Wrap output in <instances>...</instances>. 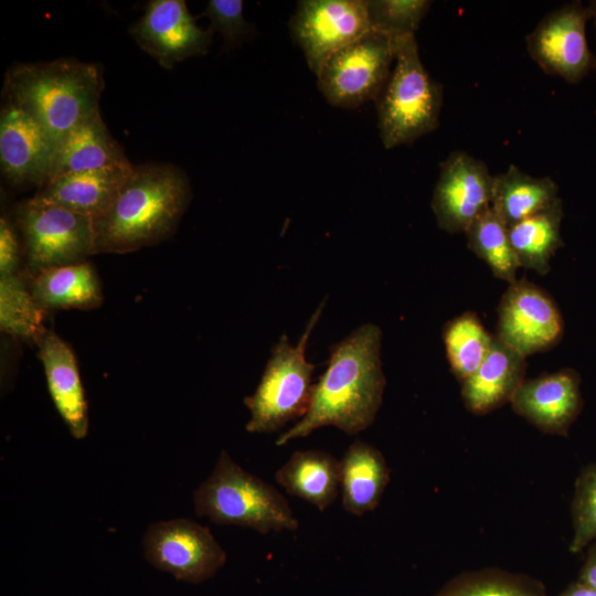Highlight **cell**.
Segmentation results:
<instances>
[{
  "label": "cell",
  "instance_id": "44dd1931",
  "mask_svg": "<svg viewBox=\"0 0 596 596\" xmlns=\"http://www.w3.org/2000/svg\"><path fill=\"white\" fill-rule=\"evenodd\" d=\"M390 481V469L382 453L363 440L353 441L340 460L343 509L361 517L373 511Z\"/></svg>",
  "mask_w": 596,
  "mask_h": 596
},
{
  "label": "cell",
  "instance_id": "d6a6232c",
  "mask_svg": "<svg viewBox=\"0 0 596 596\" xmlns=\"http://www.w3.org/2000/svg\"><path fill=\"white\" fill-rule=\"evenodd\" d=\"M18 234L6 216L0 219V276L18 274L20 266Z\"/></svg>",
  "mask_w": 596,
  "mask_h": 596
},
{
  "label": "cell",
  "instance_id": "52a82bcc",
  "mask_svg": "<svg viewBox=\"0 0 596 596\" xmlns=\"http://www.w3.org/2000/svg\"><path fill=\"white\" fill-rule=\"evenodd\" d=\"M23 238L25 275L86 262L94 255V226L88 215L31 198L17 207Z\"/></svg>",
  "mask_w": 596,
  "mask_h": 596
},
{
  "label": "cell",
  "instance_id": "484cf974",
  "mask_svg": "<svg viewBox=\"0 0 596 596\" xmlns=\"http://www.w3.org/2000/svg\"><path fill=\"white\" fill-rule=\"evenodd\" d=\"M46 312L34 299L22 272L0 276V328L17 338L38 342L46 331Z\"/></svg>",
  "mask_w": 596,
  "mask_h": 596
},
{
  "label": "cell",
  "instance_id": "8fae6325",
  "mask_svg": "<svg viewBox=\"0 0 596 596\" xmlns=\"http://www.w3.org/2000/svg\"><path fill=\"white\" fill-rule=\"evenodd\" d=\"M590 7L573 1L545 15L526 36L528 52L547 74L576 84L596 66L586 40Z\"/></svg>",
  "mask_w": 596,
  "mask_h": 596
},
{
  "label": "cell",
  "instance_id": "9c48e42d",
  "mask_svg": "<svg viewBox=\"0 0 596 596\" xmlns=\"http://www.w3.org/2000/svg\"><path fill=\"white\" fill-rule=\"evenodd\" d=\"M142 543L145 558L153 567L183 583H203L226 562V553L211 531L189 519L150 524Z\"/></svg>",
  "mask_w": 596,
  "mask_h": 596
},
{
  "label": "cell",
  "instance_id": "cb8c5ba5",
  "mask_svg": "<svg viewBox=\"0 0 596 596\" xmlns=\"http://www.w3.org/2000/svg\"><path fill=\"white\" fill-rule=\"evenodd\" d=\"M557 191L551 178H535L510 164L493 177L491 207L510 227L551 206L560 199Z\"/></svg>",
  "mask_w": 596,
  "mask_h": 596
},
{
  "label": "cell",
  "instance_id": "2e32d148",
  "mask_svg": "<svg viewBox=\"0 0 596 596\" xmlns=\"http://www.w3.org/2000/svg\"><path fill=\"white\" fill-rule=\"evenodd\" d=\"M581 377L562 369L524 380L510 403L512 409L547 434L566 435L582 408Z\"/></svg>",
  "mask_w": 596,
  "mask_h": 596
},
{
  "label": "cell",
  "instance_id": "277c9868",
  "mask_svg": "<svg viewBox=\"0 0 596 596\" xmlns=\"http://www.w3.org/2000/svg\"><path fill=\"white\" fill-rule=\"evenodd\" d=\"M198 517L266 534L296 531L299 521L285 497L221 450L211 475L193 492Z\"/></svg>",
  "mask_w": 596,
  "mask_h": 596
},
{
  "label": "cell",
  "instance_id": "ba28073f",
  "mask_svg": "<svg viewBox=\"0 0 596 596\" xmlns=\"http://www.w3.org/2000/svg\"><path fill=\"white\" fill-rule=\"evenodd\" d=\"M393 62V41L370 30L323 63L316 74L318 87L332 106L359 107L377 98Z\"/></svg>",
  "mask_w": 596,
  "mask_h": 596
},
{
  "label": "cell",
  "instance_id": "7a4b0ae2",
  "mask_svg": "<svg viewBox=\"0 0 596 596\" xmlns=\"http://www.w3.org/2000/svg\"><path fill=\"white\" fill-rule=\"evenodd\" d=\"M191 200L185 173L170 163L134 166L109 204L93 219L94 255L158 244L175 231Z\"/></svg>",
  "mask_w": 596,
  "mask_h": 596
},
{
  "label": "cell",
  "instance_id": "4fadbf2b",
  "mask_svg": "<svg viewBox=\"0 0 596 596\" xmlns=\"http://www.w3.org/2000/svg\"><path fill=\"white\" fill-rule=\"evenodd\" d=\"M493 177L483 161L465 151L451 152L440 163L430 202L438 227L465 233L491 206Z\"/></svg>",
  "mask_w": 596,
  "mask_h": 596
},
{
  "label": "cell",
  "instance_id": "5b68a950",
  "mask_svg": "<svg viewBox=\"0 0 596 596\" xmlns=\"http://www.w3.org/2000/svg\"><path fill=\"white\" fill-rule=\"evenodd\" d=\"M394 62L375 99L385 149L411 143L439 125L443 86L425 70L415 35L393 41Z\"/></svg>",
  "mask_w": 596,
  "mask_h": 596
},
{
  "label": "cell",
  "instance_id": "6da1fadb",
  "mask_svg": "<svg viewBox=\"0 0 596 596\" xmlns=\"http://www.w3.org/2000/svg\"><path fill=\"white\" fill-rule=\"evenodd\" d=\"M381 340V329L364 323L331 348L327 369L313 384L307 413L277 438V446L324 426H334L348 435L371 426L386 383Z\"/></svg>",
  "mask_w": 596,
  "mask_h": 596
},
{
  "label": "cell",
  "instance_id": "7402d4cb",
  "mask_svg": "<svg viewBox=\"0 0 596 596\" xmlns=\"http://www.w3.org/2000/svg\"><path fill=\"white\" fill-rule=\"evenodd\" d=\"M275 480L290 496L324 511L339 493L340 460L322 450H297L277 469Z\"/></svg>",
  "mask_w": 596,
  "mask_h": 596
},
{
  "label": "cell",
  "instance_id": "4dcf8cb0",
  "mask_svg": "<svg viewBox=\"0 0 596 596\" xmlns=\"http://www.w3.org/2000/svg\"><path fill=\"white\" fill-rule=\"evenodd\" d=\"M572 523L570 551L577 553L596 541V464L585 467L576 479Z\"/></svg>",
  "mask_w": 596,
  "mask_h": 596
},
{
  "label": "cell",
  "instance_id": "603a6c76",
  "mask_svg": "<svg viewBox=\"0 0 596 596\" xmlns=\"http://www.w3.org/2000/svg\"><path fill=\"white\" fill-rule=\"evenodd\" d=\"M29 286L45 311L89 310L103 302L99 278L94 266L87 262L45 269L29 278Z\"/></svg>",
  "mask_w": 596,
  "mask_h": 596
},
{
  "label": "cell",
  "instance_id": "f1b7e54d",
  "mask_svg": "<svg viewBox=\"0 0 596 596\" xmlns=\"http://www.w3.org/2000/svg\"><path fill=\"white\" fill-rule=\"evenodd\" d=\"M436 596H546L538 584L510 574L483 571L447 583Z\"/></svg>",
  "mask_w": 596,
  "mask_h": 596
},
{
  "label": "cell",
  "instance_id": "30bf717a",
  "mask_svg": "<svg viewBox=\"0 0 596 596\" xmlns=\"http://www.w3.org/2000/svg\"><path fill=\"white\" fill-rule=\"evenodd\" d=\"M289 29L316 75L332 54L364 35L371 26L365 0H301L290 18Z\"/></svg>",
  "mask_w": 596,
  "mask_h": 596
},
{
  "label": "cell",
  "instance_id": "e575fe53",
  "mask_svg": "<svg viewBox=\"0 0 596 596\" xmlns=\"http://www.w3.org/2000/svg\"><path fill=\"white\" fill-rule=\"evenodd\" d=\"M557 596H596V592L579 581H576L568 585Z\"/></svg>",
  "mask_w": 596,
  "mask_h": 596
},
{
  "label": "cell",
  "instance_id": "e0dca14e",
  "mask_svg": "<svg viewBox=\"0 0 596 596\" xmlns=\"http://www.w3.org/2000/svg\"><path fill=\"white\" fill-rule=\"evenodd\" d=\"M36 344L56 411L74 438H85L88 433V409L73 350L54 331L47 329Z\"/></svg>",
  "mask_w": 596,
  "mask_h": 596
},
{
  "label": "cell",
  "instance_id": "1f68e13d",
  "mask_svg": "<svg viewBox=\"0 0 596 596\" xmlns=\"http://www.w3.org/2000/svg\"><path fill=\"white\" fill-rule=\"evenodd\" d=\"M241 0H210L203 15L211 21V30L219 32L225 45L236 46L253 33V26L246 21Z\"/></svg>",
  "mask_w": 596,
  "mask_h": 596
},
{
  "label": "cell",
  "instance_id": "83f0119b",
  "mask_svg": "<svg viewBox=\"0 0 596 596\" xmlns=\"http://www.w3.org/2000/svg\"><path fill=\"white\" fill-rule=\"evenodd\" d=\"M468 247L491 269L493 276L510 284L520 267L510 243L508 226L490 206L465 231Z\"/></svg>",
  "mask_w": 596,
  "mask_h": 596
},
{
  "label": "cell",
  "instance_id": "3957f363",
  "mask_svg": "<svg viewBox=\"0 0 596 596\" xmlns=\"http://www.w3.org/2000/svg\"><path fill=\"white\" fill-rule=\"evenodd\" d=\"M100 68L74 58L19 64L4 79L8 103L31 116L55 147L79 123L99 110Z\"/></svg>",
  "mask_w": 596,
  "mask_h": 596
},
{
  "label": "cell",
  "instance_id": "4316f807",
  "mask_svg": "<svg viewBox=\"0 0 596 596\" xmlns=\"http://www.w3.org/2000/svg\"><path fill=\"white\" fill-rule=\"evenodd\" d=\"M443 340L450 370L462 382L480 366L490 351L493 336L477 313L467 311L445 324Z\"/></svg>",
  "mask_w": 596,
  "mask_h": 596
},
{
  "label": "cell",
  "instance_id": "ac0fdd59",
  "mask_svg": "<svg viewBox=\"0 0 596 596\" xmlns=\"http://www.w3.org/2000/svg\"><path fill=\"white\" fill-rule=\"evenodd\" d=\"M134 164L130 161L82 172H72L46 182L34 198L95 219L113 202Z\"/></svg>",
  "mask_w": 596,
  "mask_h": 596
},
{
  "label": "cell",
  "instance_id": "ffe728a7",
  "mask_svg": "<svg viewBox=\"0 0 596 596\" xmlns=\"http://www.w3.org/2000/svg\"><path fill=\"white\" fill-rule=\"evenodd\" d=\"M129 161L108 131L99 110L75 126L55 147L49 180Z\"/></svg>",
  "mask_w": 596,
  "mask_h": 596
},
{
  "label": "cell",
  "instance_id": "7c38bea8",
  "mask_svg": "<svg viewBox=\"0 0 596 596\" xmlns=\"http://www.w3.org/2000/svg\"><path fill=\"white\" fill-rule=\"evenodd\" d=\"M564 333L561 312L551 296L525 278L510 284L498 307L501 342L523 356L547 351Z\"/></svg>",
  "mask_w": 596,
  "mask_h": 596
},
{
  "label": "cell",
  "instance_id": "9a60e30c",
  "mask_svg": "<svg viewBox=\"0 0 596 596\" xmlns=\"http://www.w3.org/2000/svg\"><path fill=\"white\" fill-rule=\"evenodd\" d=\"M53 153V142L31 116L10 104L2 108L0 162L12 184L42 188L49 180Z\"/></svg>",
  "mask_w": 596,
  "mask_h": 596
},
{
  "label": "cell",
  "instance_id": "5bb4252c",
  "mask_svg": "<svg viewBox=\"0 0 596 596\" xmlns=\"http://www.w3.org/2000/svg\"><path fill=\"white\" fill-rule=\"evenodd\" d=\"M129 33L163 68H172L188 57L205 55L213 40V31L196 24L183 0L149 1Z\"/></svg>",
  "mask_w": 596,
  "mask_h": 596
},
{
  "label": "cell",
  "instance_id": "f546056e",
  "mask_svg": "<svg viewBox=\"0 0 596 596\" xmlns=\"http://www.w3.org/2000/svg\"><path fill=\"white\" fill-rule=\"evenodd\" d=\"M430 4L428 0H365L371 30L392 41L415 35Z\"/></svg>",
  "mask_w": 596,
  "mask_h": 596
},
{
  "label": "cell",
  "instance_id": "d4e9b609",
  "mask_svg": "<svg viewBox=\"0 0 596 596\" xmlns=\"http://www.w3.org/2000/svg\"><path fill=\"white\" fill-rule=\"evenodd\" d=\"M562 200L508 227L511 246L520 267L546 275L555 252L564 245L561 224Z\"/></svg>",
  "mask_w": 596,
  "mask_h": 596
},
{
  "label": "cell",
  "instance_id": "836d02e7",
  "mask_svg": "<svg viewBox=\"0 0 596 596\" xmlns=\"http://www.w3.org/2000/svg\"><path fill=\"white\" fill-rule=\"evenodd\" d=\"M578 581L596 592V542L588 550Z\"/></svg>",
  "mask_w": 596,
  "mask_h": 596
},
{
  "label": "cell",
  "instance_id": "d6986e66",
  "mask_svg": "<svg viewBox=\"0 0 596 596\" xmlns=\"http://www.w3.org/2000/svg\"><path fill=\"white\" fill-rule=\"evenodd\" d=\"M525 356L496 336L480 366L461 382V396L473 414H487L510 402L525 380Z\"/></svg>",
  "mask_w": 596,
  "mask_h": 596
},
{
  "label": "cell",
  "instance_id": "8992f818",
  "mask_svg": "<svg viewBox=\"0 0 596 596\" xmlns=\"http://www.w3.org/2000/svg\"><path fill=\"white\" fill-rule=\"evenodd\" d=\"M324 299L310 317L297 345L283 334L272 349L255 392L244 398L251 417L245 426L248 433L269 434L307 413L312 394V373L316 365L306 360L309 337L316 327Z\"/></svg>",
  "mask_w": 596,
  "mask_h": 596
},
{
  "label": "cell",
  "instance_id": "d590c367",
  "mask_svg": "<svg viewBox=\"0 0 596 596\" xmlns=\"http://www.w3.org/2000/svg\"><path fill=\"white\" fill-rule=\"evenodd\" d=\"M589 7L592 9L593 18L595 19V24H596V1L590 2Z\"/></svg>",
  "mask_w": 596,
  "mask_h": 596
}]
</instances>
